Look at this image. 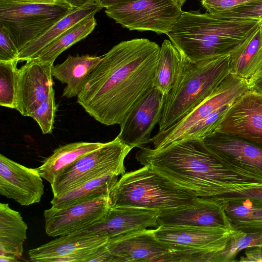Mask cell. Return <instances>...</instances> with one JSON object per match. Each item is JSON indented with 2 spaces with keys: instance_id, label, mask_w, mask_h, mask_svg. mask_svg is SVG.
<instances>
[{
  "instance_id": "1",
  "label": "cell",
  "mask_w": 262,
  "mask_h": 262,
  "mask_svg": "<svg viewBox=\"0 0 262 262\" xmlns=\"http://www.w3.org/2000/svg\"><path fill=\"white\" fill-rule=\"evenodd\" d=\"M160 51L156 42L145 38L115 45L89 75L77 103L100 123L119 125L153 87Z\"/></svg>"
},
{
  "instance_id": "2",
  "label": "cell",
  "mask_w": 262,
  "mask_h": 262,
  "mask_svg": "<svg viewBox=\"0 0 262 262\" xmlns=\"http://www.w3.org/2000/svg\"><path fill=\"white\" fill-rule=\"evenodd\" d=\"M136 159L199 197L219 196L262 186L261 182L228 168L201 139H183L159 149L144 146L137 152Z\"/></svg>"
},
{
  "instance_id": "3",
  "label": "cell",
  "mask_w": 262,
  "mask_h": 262,
  "mask_svg": "<svg viewBox=\"0 0 262 262\" xmlns=\"http://www.w3.org/2000/svg\"><path fill=\"white\" fill-rule=\"evenodd\" d=\"M260 21L182 11L167 35L186 58L196 62L231 54L257 28Z\"/></svg>"
},
{
  "instance_id": "4",
  "label": "cell",
  "mask_w": 262,
  "mask_h": 262,
  "mask_svg": "<svg viewBox=\"0 0 262 262\" xmlns=\"http://www.w3.org/2000/svg\"><path fill=\"white\" fill-rule=\"evenodd\" d=\"M230 57L228 54L193 62L182 54L177 79L165 95L158 132L180 121L231 74Z\"/></svg>"
},
{
  "instance_id": "5",
  "label": "cell",
  "mask_w": 262,
  "mask_h": 262,
  "mask_svg": "<svg viewBox=\"0 0 262 262\" xmlns=\"http://www.w3.org/2000/svg\"><path fill=\"white\" fill-rule=\"evenodd\" d=\"M111 207H133L159 212L185 206L199 196L145 165L124 173L109 192Z\"/></svg>"
},
{
  "instance_id": "6",
  "label": "cell",
  "mask_w": 262,
  "mask_h": 262,
  "mask_svg": "<svg viewBox=\"0 0 262 262\" xmlns=\"http://www.w3.org/2000/svg\"><path fill=\"white\" fill-rule=\"evenodd\" d=\"M132 149L116 137L81 157L63 169L51 185L53 196L59 195L84 182L113 173H125L124 160Z\"/></svg>"
},
{
  "instance_id": "7",
  "label": "cell",
  "mask_w": 262,
  "mask_h": 262,
  "mask_svg": "<svg viewBox=\"0 0 262 262\" xmlns=\"http://www.w3.org/2000/svg\"><path fill=\"white\" fill-rule=\"evenodd\" d=\"M73 10L63 3L30 4L0 0V25L7 30L19 51Z\"/></svg>"
},
{
  "instance_id": "8",
  "label": "cell",
  "mask_w": 262,
  "mask_h": 262,
  "mask_svg": "<svg viewBox=\"0 0 262 262\" xmlns=\"http://www.w3.org/2000/svg\"><path fill=\"white\" fill-rule=\"evenodd\" d=\"M181 8L176 0H136L105 8V12L130 31L167 35L180 18Z\"/></svg>"
},
{
  "instance_id": "9",
  "label": "cell",
  "mask_w": 262,
  "mask_h": 262,
  "mask_svg": "<svg viewBox=\"0 0 262 262\" xmlns=\"http://www.w3.org/2000/svg\"><path fill=\"white\" fill-rule=\"evenodd\" d=\"M250 90L247 81L229 74L202 102L174 125L158 132L151 139L153 148L161 149L182 139L193 126L224 106L232 104L241 96Z\"/></svg>"
},
{
  "instance_id": "10",
  "label": "cell",
  "mask_w": 262,
  "mask_h": 262,
  "mask_svg": "<svg viewBox=\"0 0 262 262\" xmlns=\"http://www.w3.org/2000/svg\"><path fill=\"white\" fill-rule=\"evenodd\" d=\"M202 140L228 168L262 183V146L238 137L216 132Z\"/></svg>"
},
{
  "instance_id": "11",
  "label": "cell",
  "mask_w": 262,
  "mask_h": 262,
  "mask_svg": "<svg viewBox=\"0 0 262 262\" xmlns=\"http://www.w3.org/2000/svg\"><path fill=\"white\" fill-rule=\"evenodd\" d=\"M111 208L109 193L61 209L51 207L43 213L46 233L55 237L86 229L103 219Z\"/></svg>"
},
{
  "instance_id": "12",
  "label": "cell",
  "mask_w": 262,
  "mask_h": 262,
  "mask_svg": "<svg viewBox=\"0 0 262 262\" xmlns=\"http://www.w3.org/2000/svg\"><path fill=\"white\" fill-rule=\"evenodd\" d=\"M165 99V95L152 87L119 124V140L132 149L151 143V134L161 118Z\"/></svg>"
},
{
  "instance_id": "13",
  "label": "cell",
  "mask_w": 262,
  "mask_h": 262,
  "mask_svg": "<svg viewBox=\"0 0 262 262\" xmlns=\"http://www.w3.org/2000/svg\"><path fill=\"white\" fill-rule=\"evenodd\" d=\"M216 132L262 146V92L250 90L241 96L229 107Z\"/></svg>"
},
{
  "instance_id": "14",
  "label": "cell",
  "mask_w": 262,
  "mask_h": 262,
  "mask_svg": "<svg viewBox=\"0 0 262 262\" xmlns=\"http://www.w3.org/2000/svg\"><path fill=\"white\" fill-rule=\"evenodd\" d=\"M158 226L223 228L232 230L223 198L199 197L193 203L159 212Z\"/></svg>"
},
{
  "instance_id": "15",
  "label": "cell",
  "mask_w": 262,
  "mask_h": 262,
  "mask_svg": "<svg viewBox=\"0 0 262 262\" xmlns=\"http://www.w3.org/2000/svg\"><path fill=\"white\" fill-rule=\"evenodd\" d=\"M108 238L80 231L59 236L28 251L31 261L86 262L88 258Z\"/></svg>"
},
{
  "instance_id": "16",
  "label": "cell",
  "mask_w": 262,
  "mask_h": 262,
  "mask_svg": "<svg viewBox=\"0 0 262 262\" xmlns=\"http://www.w3.org/2000/svg\"><path fill=\"white\" fill-rule=\"evenodd\" d=\"M53 64L29 60L18 69L15 110L23 116L30 117L48 98L53 88Z\"/></svg>"
},
{
  "instance_id": "17",
  "label": "cell",
  "mask_w": 262,
  "mask_h": 262,
  "mask_svg": "<svg viewBox=\"0 0 262 262\" xmlns=\"http://www.w3.org/2000/svg\"><path fill=\"white\" fill-rule=\"evenodd\" d=\"M232 230L223 228L159 226L156 237L171 251L196 250L218 252L224 249Z\"/></svg>"
},
{
  "instance_id": "18",
  "label": "cell",
  "mask_w": 262,
  "mask_h": 262,
  "mask_svg": "<svg viewBox=\"0 0 262 262\" xmlns=\"http://www.w3.org/2000/svg\"><path fill=\"white\" fill-rule=\"evenodd\" d=\"M44 185L36 168H28L0 155V194L22 206L40 202Z\"/></svg>"
},
{
  "instance_id": "19",
  "label": "cell",
  "mask_w": 262,
  "mask_h": 262,
  "mask_svg": "<svg viewBox=\"0 0 262 262\" xmlns=\"http://www.w3.org/2000/svg\"><path fill=\"white\" fill-rule=\"evenodd\" d=\"M106 246L121 261H165L171 251L156 237L153 230L147 229L111 238Z\"/></svg>"
},
{
  "instance_id": "20",
  "label": "cell",
  "mask_w": 262,
  "mask_h": 262,
  "mask_svg": "<svg viewBox=\"0 0 262 262\" xmlns=\"http://www.w3.org/2000/svg\"><path fill=\"white\" fill-rule=\"evenodd\" d=\"M159 213L158 211L137 208L111 207L101 221L79 231L99 235L110 239L132 231L158 226Z\"/></svg>"
},
{
  "instance_id": "21",
  "label": "cell",
  "mask_w": 262,
  "mask_h": 262,
  "mask_svg": "<svg viewBox=\"0 0 262 262\" xmlns=\"http://www.w3.org/2000/svg\"><path fill=\"white\" fill-rule=\"evenodd\" d=\"M28 226L19 212L0 203V261H16L21 257Z\"/></svg>"
},
{
  "instance_id": "22",
  "label": "cell",
  "mask_w": 262,
  "mask_h": 262,
  "mask_svg": "<svg viewBox=\"0 0 262 262\" xmlns=\"http://www.w3.org/2000/svg\"><path fill=\"white\" fill-rule=\"evenodd\" d=\"M101 57L87 54L69 55L63 62L53 66V76L66 84L62 96L68 98L77 97Z\"/></svg>"
},
{
  "instance_id": "23",
  "label": "cell",
  "mask_w": 262,
  "mask_h": 262,
  "mask_svg": "<svg viewBox=\"0 0 262 262\" xmlns=\"http://www.w3.org/2000/svg\"><path fill=\"white\" fill-rule=\"evenodd\" d=\"M231 74L250 82L262 72V25L230 54Z\"/></svg>"
},
{
  "instance_id": "24",
  "label": "cell",
  "mask_w": 262,
  "mask_h": 262,
  "mask_svg": "<svg viewBox=\"0 0 262 262\" xmlns=\"http://www.w3.org/2000/svg\"><path fill=\"white\" fill-rule=\"evenodd\" d=\"M102 9L94 3L79 9H74L41 35L23 47L19 51L17 60L18 62L26 61L32 58L68 29L90 15L96 14Z\"/></svg>"
},
{
  "instance_id": "25",
  "label": "cell",
  "mask_w": 262,
  "mask_h": 262,
  "mask_svg": "<svg viewBox=\"0 0 262 262\" xmlns=\"http://www.w3.org/2000/svg\"><path fill=\"white\" fill-rule=\"evenodd\" d=\"M104 143L76 142L61 146L55 149L36 169L42 178L51 185L56 176L66 167L85 154L101 147Z\"/></svg>"
},
{
  "instance_id": "26",
  "label": "cell",
  "mask_w": 262,
  "mask_h": 262,
  "mask_svg": "<svg viewBox=\"0 0 262 262\" xmlns=\"http://www.w3.org/2000/svg\"><path fill=\"white\" fill-rule=\"evenodd\" d=\"M118 177L115 173H107L84 182L59 195L53 196L50 202L51 207L61 209L109 193Z\"/></svg>"
},
{
  "instance_id": "27",
  "label": "cell",
  "mask_w": 262,
  "mask_h": 262,
  "mask_svg": "<svg viewBox=\"0 0 262 262\" xmlns=\"http://www.w3.org/2000/svg\"><path fill=\"white\" fill-rule=\"evenodd\" d=\"M95 15H90L68 29L29 60L54 63L61 53L86 37L93 31L97 25Z\"/></svg>"
},
{
  "instance_id": "28",
  "label": "cell",
  "mask_w": 262,
  "mask_h": 262,
  "mask_svg": "<svg viewBox=\"0 0 262 262\" xmlns=\"http://www.w3.org/2000/svg\"><path fill=\"white\" fill-rule=\"evenodd\" d=\"M262 246V225L233 227L225 248L216 252L215 262L236 261L238 253L247 248Z\"/></svg>"
},
{
  "instance_id": "29",
  "label": "cell",
  "mask_w": 262,
  "mask_h": 262,
  "mask_svg": "<svg viewBox=\"0 0 262 262\" xmlns=\"http://www.w3.org/2000/svg\"><path fill=\"white\" fill-rule=\"evenodd\" d=\"M182 54L170 40L165 39L160 47L153 87L166 95L177 79Z\"/></svg>"
},
{
  "instance_id": "30",
  "label": "cell",
  "mask_w": 262,
  "mask_h": 262,
  "mask_svg": "<svg viewBox=\"0 0 262 262\" xmlns=\"http://www.w3.org/2000/svg\"><path fill=\"white\" fill-rule=\"evenodd\" d=\"M222 198L225 201V212L232 229L241 225H262V199Z\"/></svg>"
},
{
  "instance_id": "31",
  "label": "cell",
  "mask_w": 262,
  "mask_h": 262,
  "mask_svg": "<svg viewBox=\"0 0 262 262\" xmlns=\"http://www.w3.org/2000/svg\"><path fill=\"white\" fill-rule=\"evenodd\" d=\"M17 60L0 61V105L15 109Z\"/></svg>"
},
{
  "instance_id": "32",
  "label": "cell",
  "mask_w": 262,
  "mask_h": 262,
  "mask_svg": "<svg viewBox=\"0 0 262 262\" xmlns=\"http://www.w3.org/2000/svg\"><path fill=\"white\" fill-rule=\"evenodd\" d=\"M56 110L55 91L52 88L48 98L40 104L30 116L37 123L43 134L52 133L54 128Z\"/></svg>"
},
{
  "instance_id": "33",
  "label": "cell",
  "mask_w": 262,
  "mask_h": 262,
  "mask_svg": "<svg viewBox=\"0 0 262 262\" xmlns=\"http://www.w3.org/2000/svg\"><path fill=\"white\" fill-rule=\"evenodd\" d=\"M215 15L226 18L261 21L262 0L252 2Z\"/></svg>"
},
{
  "instance_id": "34",
  "label": "cell",
  "mask_w": 262,
  "mask_h": 262,
  "mask_svg": "<svg viewBox=\"0 0 262 262\" xmlns=\"http://www.w3.org/2000/svg\"><path fill=\"white\" fill-rule=\"evenodd\" d=\"M258 0H200L206 12L217 15L240 6Z\"/></svg>"
},
{
  "instance_id": "35",
  "label": "cell",
  "mask_w": 262,
  "mask_h": 262,
  "mask_svg": "<svg viewBox=\"0 0 262 262\" xmlns=\"http://www.w3.org/2000/svg\"><path fill=\"white\" fill-rule=\"evenodd\" d=\"M19 50L7 30L0 25V61L17 60Z\"/></svg>"
},
{
  "instance_id": "36",
  "label": "cell",
  "mask_w": 262,
  "mask_h": 262,
  "mask_svg": "<svg viewBox=\"0 0 262 262\" xmlns=\"http://www.w3.org/2000/svg\"><path fill=\"white\" fill-rule=\"evenodd\" d=\"M106 244L100 247L86 260L89 261L120 262V258L112 253L107 248Z\"/></svg>"
},
{
  "instance_id": "37",
  "label": "cell",
  "mask_w": 262,
  "mask_h": 262,
  "mask_svg": "<svg viewBox=\"0 0 262 262\" xmlns=\"http://www.w3.org/2000/svg\"><path fill=\"white\" fill-rule=\"evenodd\" d=\"M236 261L262 262V246L245 249L244 255Z\"/></svg>"
},
{
  "instance_id": "38",
  "label": "cell",
  "mask_w": 262,
  "mask_h": 262,
  "mask_svg": "<svg viewBox=\"0 0 262 262\" xmlns=\"http://www.w3.org/2000/svg\"><path fill=\"white\" fill-rule=\"evenodd\" d=\"M219 196L230 197H253L262 199V186L249 188L238 192L224 194Z\"/></svg>"
},
{
  "instance_id": "39",
  "label": "cell",
  "mask_w": 262,
  "mask_h": 262,
  "mask_svg": "<svg viewBox=\"0 0 262 262\" xmlns=\"http://www.w3.org/2000/svg\"><path fill=\"white\" fill-rule=\"evenodd\" d=\"M135 1L136 0H94V2L95 4L102 8H107Z\"/></svg>"
},
{
  "instance_id": "40",
  "label": "cell",
  "mask_w": 262,
  "mask_h": 262,
  "mask_svg": "<svg viewBox=\"0 0 262 262\" xmlns=\"http://www.w3.org/2000/svg\"><path fill=\"white\" fill-rule=\"evenodd\" d=\"M74 9L81 8L86 5L94 4V0H61Z\"/></svg>"
},
{
  "instance_id": "41",
  "label": "cell",
  "mask_w": 262,
  "mask_h": 262,
  "mask_svg": "<svg viewBox=\"0 0 262 262\" xmlns=\"http://www.w3.org/2000/svg\"><path fill=\"white\" fill-rule=\"evenodd\" d=\"M6 2L17 3L56 4L63 2L61 0H3Z\"/></svg>"
},
{
  "instance_id": "42",
  "label": "cell",
  "mask_w": 262,
  "mask_h": 262,
  "mask_svg": "<svg viewBox=\"0 0 262 262\" xmlns=\"http://www.w3.org/2000/svg\"><path fill=\"white\" fill-rule=\"evenodd\" d=\"M250 90L262 92V72L256 76L249 83Z\"/></svg>"
},
{
  "instance_id": "43",
  "label": "cell",
  "mask_w": 262,
  "mask_h": 262,
  "mask_svg": "<svg viewBox=\"0 0 262 262\" xmlns=\"http://www.w3.org/2000/svg\"><path fill=\"white\" fill-rule=\"evenodd\" d=\"M187 0H176L178 4L180 5V7H182V6L184 4V3L186 2Z\"/></svg>"
},
{
  "instance_id": "44",
  "label": "cell",
  "mask_w": 262,
  "mask_h": 262,
  "mask_svg": "<svg viewBox=\"0 0 262 262\" xmlns=\"http://www.w3.org/2000/svg\"><path fill=\"white\" fill-rule=\"evenodd\" d=\"M261 25H262V20H261Z\"/></svg>"
}]
</instances>
